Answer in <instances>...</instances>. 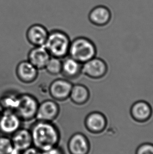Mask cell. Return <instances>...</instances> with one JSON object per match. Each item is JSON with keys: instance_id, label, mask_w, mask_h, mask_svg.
<instances>
[{"instance_id": "cell-21", "label": "cell", "mask_w": 153, "mask_h": 154, "mask_svg": "<svg viewBox=\"0 0 153 154\" xmlns=\"http://www.w3.org/2000/svg\"><path fill=\"white\" fill-rule=\"evenodd\" d=\"M13 149L10 137L8 136H0V154H11Z\"/></svg>"}, {"instance_id": "cell-8", "label": "cell", "mask_w": 153, "mask_h": 154, "mask_svg": "<svg viewBox=\"0 0 153 154\" xmlns=\"http://www.w3.org/2000/svg\"><path fill=\"white\" fill-rule=\"evenodd\" d=\"M60 108L57 102L54 100H46L39 103L36 119L53 122L60 114Z\"/></svg>"}, {"instance_id": "cell-24", "label": "cell", "mask_w": 153, "mask_h": 154, "mask_svg": "<svg viewBox=\"0 0 153 154\" xmlns=\"http://www.w3.org/2000/svg\"><path fill=\"white\" fill-rule=\"evenodd\" d=\"M41 151L38 150V148H36L34 146H32L23 150V152H21V154H41Z\"/></svg>"}, {"instance_id": "cell-25", "label": "cell", "mask_w": 153, "mask_h": 154, "mask_svg": "<svg viewBox=\"0 0 153 154\" xmlns=\"http://www.w3.org/2000/svg\"><path fill=\"white\" fill-rule=\"evenodd\" d=\"M2 109H1V107H0V115H1V113H2Z\"/></svg>"}, {"instance_id": "cell-17", "label": "cell", "mask_w": 153, "mask_h": 154, "mask_svg": "<svg viewBox=\"0 0 153 154\" xmlns=\"http://www.w3.org/2000/svg\"><path fill=\"white\" fill-rule=\"evenodd\" d=\"M153 109L148 103L140 100L133 105L130 108V114L135 121L144 122L148 121L152 115Z\"/></svg>"}, {"instance_id": "cell-2", "label": "cell", "mask_w": 153, "mask_h": 154, "mask_svg": "<svg viewBox=\"0 0 153 154\" xmlns=\"http://www.w3.org/2000/svg\"><path fill=\"white\" fill-rule=\"evenodd\" d=\"M68 35L60 29L49 32L44 47L50 56L63 59L68 56L71 44Z\"/></svg>"}, {"instance_id": "cell-23", "label": "cell", "mask_w": 153, "mask_h": 154, "mask_svg": "<svg viewBox=\"0 0 153 154\" xmlns=\"http://www.w3.org/2000/svg\"><path fill=\"white\" fill-rule=\"evenodd\" d=\"M41 154H65V152L64 149L58 145L41 152Z\"/></svg>"}, {"instance_id": "cell-14", "label": "cell", "mask_w": 153, "mask_h": 154, "mask_svg": "<svg viewBox=\"0 0 153 154\" xmlns=\"http://www.w3.org/2000/svg\"><path fill=\"white\" fill-rule=\"evenodd\" d=\"M51 56L44 46H33L29 50L27 60L38 70L44 69Z\"/></svg>"}, {"instance_id": "cell-11", "label": "cell", "mask_w": 153, "mask_h": 154, "mask_svg": "<svg viewBox=\"0 0 153 154\" xmlns=\"http://www.w3.org/2000/svg\"><path fill=\"white\" fill-rule=\"evenodd\" d=\"M88 19L91 24L97 27H104L111 23L112 14L110 8L103 5L94 7L89 14Z\"/></svg>"}, {"instance_id": "cell-13", "label": "cell", "mask_w": 153, "mask_h": 154, "mask_svg": "<svg viewBox=\"0 0 153 154\" xmlns=\"http://www.w3.org/2000/svg\"><path fill=\"white\" fill-rule=\"evenodd\" d=\"M48 34L49 32L44 25L35 24L28 27L26 37L28 42L33 46H44Z\"/></svg>"}, {"instance_id": "cell-19", "label": "cell", "mask_w": 153, "mask_h": 154, "mask_svg": "<svg viewBox=\"0 0 153 154\" xmlns=\"http://www.w3.org/2000/svg\"><path fill=\"white\" fill-rule=\"evenodd\" d=\"M20 95L13 93H8L0 98V107L3 111H13L18 105Z\"/></svg>"}, {"instance_id": "cell-6", "label": "cell", "mask_w": 153, "mask_h": 154, "mask_svg": "<svg viewBox=\"0 0 153 154\" xmlns=\"http://www.w3.org/2000/svg\"><path fill=\"white\" fill-rule=\"evenodd\" d=\"M84 127L88 133L92 135H99L103 133L106 128L107 120L101 112H93L85 117Z\"/></svg>"}, {"instance_id": "cell-9", "label": "cell", "mask_w": 153, "mask_h": 154, "mask_svg": "<svg viewBox=\"0 0 153 154\" xmlns=\"http://www.w3.org/2000/svg\"><path fill=\"white\" fill-rule=\"evenodd\" d=\"M22 121L13 111H3L0 115V133L5 136H11L20 129Z\"/></svg>"}, {"instance_id": "cell-12", "label": "cell", "mask_w": 153, "mask_h": 154, "mask_svg": "<svg viewBox=\"0 0 153 154\" xmlns=\"http://www.w3.org/2000/svg\"><path fill=\"white\" fill-rule=\"evenodd\" d=\"M38 71L28 60H22L17 65L15 73L20 81L24 84H29L38 79Z\"/></svg>"}, {"instance_id": "cell-15", "label": "cell", "mask_w": 153, "mask_h": 154, "mask_svg": "<svg viewBox=\"0 0 153 154\" xmlns=\"http://www.w3.org/2000/svg\"><path fill=\"white\" fill-rule=\"evenodd\" d=\"M10 136L14 148L20 152L33 146V140L30 129L21 127Z\"/></svg>"}, {"instance_id": "cell-5", "label": "cell", "mask_w": 153, "mask_h": 154, "mask_svg": "<svg viewBox=\"0 0 153 154\" xmlns=\"http://www.w3.org/2000/svg\"><path fill=\"white\" fill-rule=\"evenodd\" d=\"M73 84L66 79H57L52 82L48 88L50 96L56 102H64L69 98Z\"/></svg>"}, {"instance_id": "cell-10", "label": "cell", "mask_w": 153, "mask_h": 154, "mask_svg": "<svg viewBox=\"0 0 153 154\" xmlns=\"http://www.w3.org/2000/svg\"><path fill=\"white\" fill-rule=\"evenodd\" d=\"M67 149L69 154H89L91 143L89 138L85 134L76 132L69 138Z\"/></svg>"}, {"instance_id": "cell-22", "label": "cell", "mask_w": 153, "mask_h": 154, "mask_svg": "<svg viewBox=\"0 0 153 154\" xmlns=\"http://www.w3.org/2000/svg\"><path fill=\"white\" fill-rule=\"evenodd\" d=\"M135 154H153V143L146 142L139 145Z\"/></svg>"}, {"instance_id": "cell-7", "label": "cell", "mask_w": 153, "mask_h": 154, "mask_svg": "<svg viewBox=\"0 0 153 154\" xmlns=\"http://www.w3.org/2000/svg\"><path fill=\"white\" fill-rule=\"evenodd\" d=\"M107 70L108 67L105 61L95 55L82 64L81 74L91 79H99L106 74Z\"/></svg>"}, {"instance_id": "cell-20", "label": "cell", "mask_w": 153, "mask_h": 154, "mask_svg": "<svg viewBox=\"0 0 153 154\" xmlns=\"http://www.w3.org/2000/svg\"><path fill=\"white\" fill-rule=\"evenodd\" d=\"M62 68V59L51 56L44 69L50 75L56 76L61 74Z\"/></svg>"}, {"instance_id": "cell-18", "label": "cell", "mask_w": 153, "mask_h": 154, "mask_svg": "<svg viewBox=\"0 0 153 154\" xmlns=\"http://www.w3.org/2000/svg\"><path fill=\"white\" fill-rule=\"evenodd\" d=\"M89 88L85 84H73L69 99L76 106H81L86 104L90 98Z\"/></svg>"}, {"instance_id": "cell-16", "label": "cell", "mask_w": 153, "mask_h": 154, "mask_svg": "<svg viewBox=\"0 0 153 154\" xmlns=\"http://www.w3.org/2000/svg\"><path fill=\"white\" fill-rule=\"evenodd\" d=\"M82 64L75 59L67 56L62 60L61 74L66 79L74 80L81 75Z\"/></svg>"}, {"instance_id": "cell-4", "label": "cell", "mask_w": 153, "mask_h": 154, "mask_svg": "<svg viewBox=\"0 0 153 154\" xmlns=\"http://www.w3.org/2000/svg\"><path fill=\"white\" fill-rule=\"evenodd\" d=\"M39 104L38 99L31 94H21L15 112L22 122H30L36 119Z\"/></svg>"}, {"instance_id": "cell-3", "label": "cell", "mask_w": 153, "mask_h": 154, "mask_svg": "<svg viewBox=\"0 0 153 154\" xmlns=\"http://www.w3.org/2000/svg\"><path fill=\"white\" fill-rule=\"evenodd\" d=\"M96 48L88 36H80L71 41L68 56L81 64H83L96 55Z\"/></svg>"}, {"instance_id": "cell-1", "label": "cell", "mask_w": 153, "mask_h": 154, "mask_svg": "<svg viewBox=\"0 0 153 154\" xmlns=\"http://www.w3.org/2000/svg\"><path fill=\"white\" fill-rule=\"evenodd\" d=\"M33 146L43 152L58 146L60 142V132L53 122L36 121L31 128Z\"/></svg>"}]
</instances>
